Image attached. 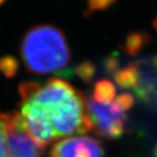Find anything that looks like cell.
<instances>
[{
	"instance_id": "5",
	"label": "cell",
	"mask_w": 157,
	"mask_h": 157,
	"mask_svg": "<svg viewBox=\"0 0 157 157\" xmlns=\"http://www.w3.org/2000/svg\"><path fill=\"white\" fill-rule=\"evenodd\" d=\"M50 157H104V148L93 137L73 136L57 142Z\"/></svg>"
},
{
	"instance_id": "15",
	"label": "cell",
	"mask_w": 157,
	"mask_h": 157,
	"mask_svg": "<svg viewBox=\"0 0 157 157\" xmlns=\"http://www.w3.org/2000/svg\"><path fill=\"white\" fill-rule=\"evenodd\" d=\"M5 1H6V0H0V5H2V3L5 2Z\"/></svg>"
},
{
	"instance_id": "8",
	"label": "cell",
	"mask_w": 157,
	"mask_h": 157,
	"mask_svg": "<svg viewBox=\"0 0 157 157\" xmlns=\"http://www.w3.org/2000/svg\"><path fill=\"white\" fill-rule=\"evenodd\" d=\"M147 42H148V35L146 33H132L125 38L124 44H123V50L128 55L134 56L142 50L143 47L147 44Z\"/></svg>"
},
{
	"instance_id": "12",
	"label": "cell",
	"mask_w": 157,
	"mask_h": 157,
	"mask_svg": "<svg viewBox=\"0 0 157 157\" xmlns=\"http://www.w3.org/2000/svg\"><path fill=\"white\" fill-rule=\"evenodd\" d=\"M0 157H8L5 113H0Z\"/></svg>"
},
{
	"instance_id": "13",
	"label": "cell",
	"mask_w": 157,
	"mask_h": 157,
	"mask_svg": "<svg viewBox=\"0 0 157 157\" xmlns=\"http://www.w3.org/2000/svg\"><path fill=\"white\" fill-rule=\"evenodd\" d=\"M115 101L120 108H122L124 111H128L129 109L133 107V104H134V98L131 94L129 93H123L120 95L116 96Z\"/></svg>"
},
{
	"instance_id": "7",
	"label": "cell",
	"mask_w": 157,
	"mask_h": 157,
	"mask_svg": "<svg viewBox=\"0 0 157 157\" xmlns=\"http://www.w3.org/2000/svg\"><path fill=\"white\" fill-rule=\"evenodd\" d=\"M92 98L99 104H110L116 98V86L108 80H101L95 84Z\"/></svg>"
},
{
	"instance_id": "16",
	"label": "cell",
	"mask_w": 157,
	"mask_h": 157,
	"mask_svg": "<svg viewBox=\"0 0 157 157\" xmlns=\"http://www.w3.org/2000/svg\"><path fill=\"white\" fill-rule=\"evenodd\" d=\"M155 157H157V146H156V152H155Z\"/></svg>"
},
{
	"instance_id": "14",
	"label": "cell",
	"mask_w": 157,
	"mask_h": 157,
	"mask_svg": "<svg viewBox=\"0 0 157 157\" xmlns=\"http://www.w3.org/2000/svg\"><path fill=\"white\" fill-rule=\"evenodd\" d=\"M153 25H154V29H155V31L157 32V17L154 20V22H153Z\"/></svg>"
},
{
	"instance_id": "3",
	"label": "cell",
	"mask_w": 157,
	"mask_h": 157,
	"mask_svg": "<svg viewBox=\"0 0 157 157\" xmlns=\"http://www.w3.org/2000/svg\"><path fill=\"white\" fill-rule=\"evenodd\" d=\"M85 110L93 130L107 140H117L124 133L127 111L116 104H99L85 95Z\"/></svg>"
},
{
	"instance_id": "10",
	"label": "cell",
	"mask_w": 157,
	"mask_h": 157,
	"mask_svg": "<svg viewBox=\"0 0 157 157\" xmlns=\"http://www.w3.org/2000/svg\"><path fill=\"white\" fill-rule=\"evenodd\" d=\"M75 72L82 81L85 82V83H88V82H91L94 78L96 69L92 62L83 61L82 63H80L78 67H76Z\"/></svg>"
},
{
	"instance_id": "11",
	"label": "cell",
	"mask_w": 157,
	"mask_h": 157,
	"mask_svg": "<svg viewBox=\"0 0 157 157\" xmlns=\"http://www.w3.org/2000/svg\"><path fill=\"white\" fill-rule=\"evenodd\" d=\"M115 2L116 0H86L87 10L90 13L106 10L109 7H111Z\"/></svg>"
},
{
	"instance_id": "2",
	"label": "cell",
	"mask_w": 157,
	"mask_h": 157,
	"mask_svg": "<svg viewBox=\"0 0 157 157\" xmlns=\"http://www.w3.org/2000/svg\"><path fill=\"white\" fill-rule=\"evenodd\" d=\"M20 54L26 70L34 74L64 71L71 52L64 33L54 25H36L24 35Z\"/></svg>"
},
{
	"instance_id": "9",
	"label": "cell",
	"mask_w": 157,
	"mask_h": 157,
	"mask_svg": "<svg viewBox=\"0 0 157 157\" xmlns=\"http://www.w3.org/2000/svg\"><path fill=\"white\" fill-rule=\"evenodd\" d=\"M0 71L7 78H12L17 72V60L12 56H5L0 58Z\"/></svg>"
},
{
	"instance_id": "4",
	"label": "cell",
	"mask_w": 157,
	"mask_h": 157,
	"mask_svg": "<svg viewBox=\"0 0 157 157\" xmlns=\"http://www.w3.org/2000/svg\"><path fill=\"white\" fill-rule=\"evenodd\" d=\"M8 157H42L44 150L25 128L20 113H5Z\"/></svg>"
},
{
	"instance_id": "1",
	"label": "cell",
	"mask_w": 157,
	"mask_h": 157,
	"mask_svg": "<svg viewBox=\"0 0 157 157\" xmlns=\"http://www.w3.org/2000/svg\"><path fill=\"white\" fill-rule=\"evenodd\" d=\"M19 93L25 128L44 148L57 139L93 130L85 110V95L64 80L23 82Z\"/></svg>"
},
{
	"instance_id": "6",
	"label": "cell",
	"mask_w": 157,
	"mask_h": 157,
	"mask_svg": "<svg viewBox=\"0 0 157 157\" xmlns=\"http://www.w3.org/2000/svg\"><path fill=\"white\" fill-rule=\"evenodd\" d=\"M113 80L121 88H135L140 85V68L137 63H130L113 73Z\"/></svg>"
}]
</instances>
